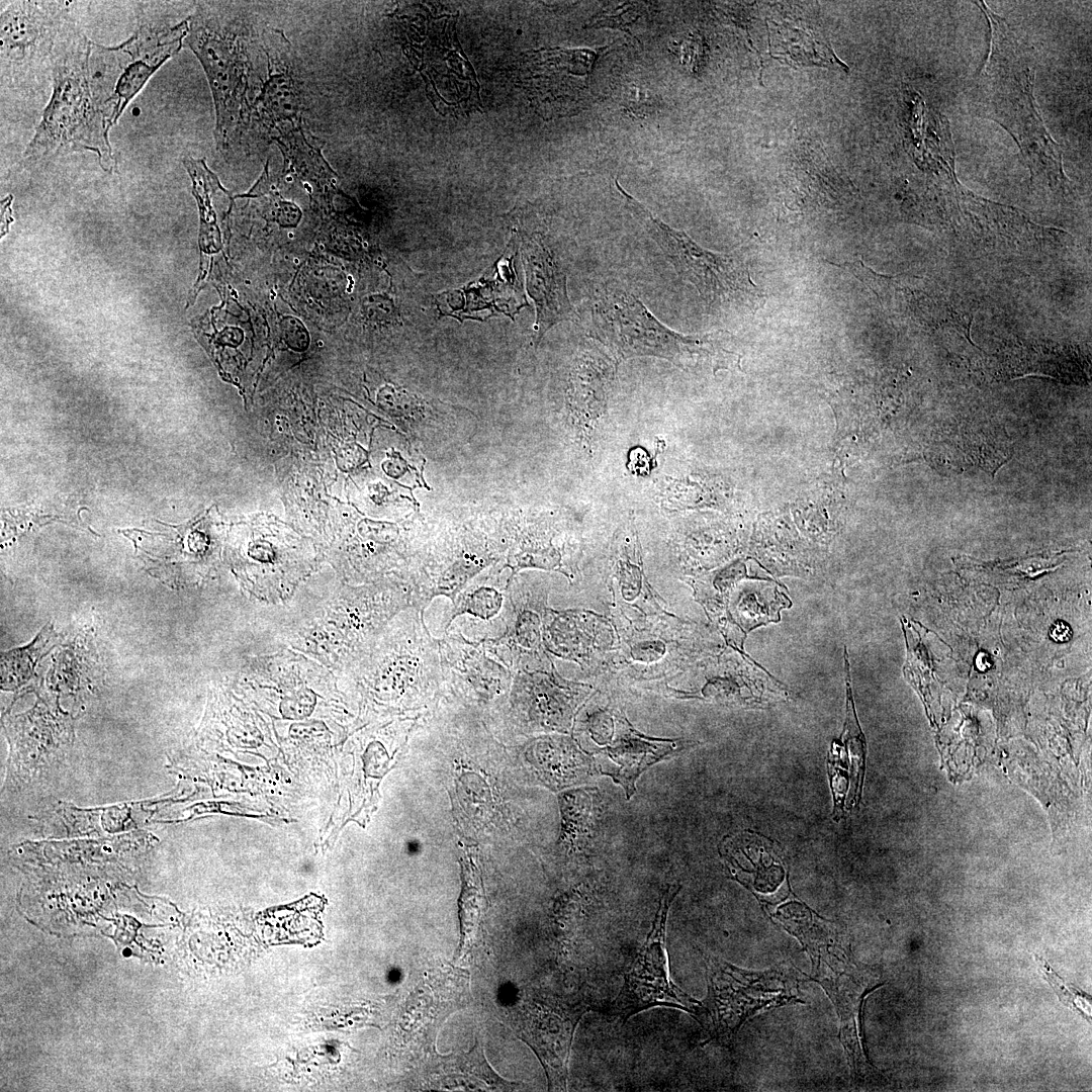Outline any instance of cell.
<instances>
[{
	"mask_svg": "<svg viewBox=\"0 0 1092 1092\" xmlns=\"http://www.w3.org/2000/svg\"><path fill=\"white\" fill-rule=\"evenodd\" d=\"M91 40L73 18L64 26L53 57V91L24 158L44 160L89 151L111 172L116 159L109 142L113 115L94 97L88 76Z\"/></svg>",
	"mask_w": 1092,
	"mask_h": 1092,
	"instance_id": "1",
	"label": "cell"
},
{
	"mask_svg": "<svg viewBox=\"0 0 1092 1092\" xmlns=\"http://www.w3.org/2000/svg\"><path fill=\"white\" fill-rule=\"evenodd\" d=\"M410 606V587L398 579L345 585L289 627L284 640L290 649L339 673L359 659L384 626Z\"/></svg>",
	"mask_w": 1092,
	"mask_h": 1092,
	"instance_id": "2",
	"label": "cell"
},
{
	"mask_svg": "<svg viewBox=\"0 0 1092 1092\" xmlns=\"http://www.w3.org/2000/svg\"><path fill=\"white\" fill-rule=\"evenodd\" d=\"M424 611L415 606L400 611L368 650L339 674L376 699H422L437 692L444 686L439 639L429 632Z\"/></svg>",
	"mask_w": 1092,
	"mask_h": 1092,
	"instance_id": "3",
	"label": "cell"
},
{
	"mask_svg": "<svg viewBox=\"0 0 1092 1092\" xmlns=\"http://www.w3.org/2000/svg\"><path fill=\"white\" fill-rule=\"evenodd\" d=\"M188 19L184 41L206 74L215 107L216 149L229 159L249 124L246 33L241 22L220 5L201 4Z\"/></svg>",
	"mask_w": 1092,
	"mask_h": 1092,
	"instance_id": "4",
	"label": "cell"
},
{
	"mask_svg": "<svg viewBox=\"0 0 1092 1092\" xmlns=\"http://www.w3.org/2000/svg\"><path fill=\"white\" fill-rule=\"evenodd\" d=\"M592 311L594 336L619 360L652 356L680 368L709 361L717 369L727 367L732 354L724 348L729 340L727 333L678 334L660 323L634 294L621 288L600 289Z\"/></svg>",
	"mask_w": 1092,
	"mask_h": 1092,
	"instance_id": "5",
	"label": "cell"
},
{
	"mask_svg": "<svg viewBox=\"0 0 1092 1092\" xmlns=\"http://www.w3.org/2000/svg\"><path fill=\"white\" fill-rule=\"evenodd\" d=\"M626 208L657 243L678 276L692 283L710 305L734 304L751 311L761 307L766 296L752 282L748 266L737 253L709 251L684 231L663 222L615 180Z\"/></svg>",
	"mask_w": 1092,
	"mask_h": 1092,
	"instance_id": "6",
	"label": "cell"
},
{
	"mask_svg": "<svg viewBox=\"0 0 1092 1092\" xmlns=\"http://www.w3.org/2000/svg\"><path fill=\"white\" fill-rule=\"evenodd\" d=\"M708 993L694 1017L710 1040L731 1048L743 1023L760 1010L799 999L792 969L780 966L765 972H749L706 954Z\"/></svg>",
	"mask_w": 1092,
	"mask_h": 1092,
	"instance_id": "7",
	"label": "cell"
},
{
	"mask_svg": "<svg viewBox=\"0 0 1092 1092\" xmlns=\"http://www.w3.org/2000/svg\"><path fill=\"white\" fill-rule=\"evenodd\" d=\"M71 19L68 2H9L0 16L2 84L22 88L46 81L59 35Z\"/></svg>",
	"mask_w": 1092,
	"mask_h": 1092,
	"instance_id": "8",
	"label": "cell"
},
{
	"mask_svg": "<svg viewBox=\"0 0 1092 1092\" xmlns=\"http://www.w3.org/2000/svg\"><path fill=\"white\" fill-rule=\"evenodd\" d=\"M679 890L680 885H670L663 892L651 929L624 975L609 1011L620 1022L653 1007L676 1008L694 1016L701 1004L669 977L666 924L670 905Z\"/></svg>",
	"mask_w": 1092,
	"mask_h": 1092,
	"instance_id": "9",
	"label": "cell"
},
{
	"mask_svg": "<svg viewBox=\"0 0 1092 1092\" xmlns=\"http://www.w3.org/2000/svg\"><path fill=\"white\" fill-rule=\"evenodd\" d=\"M809 975L821 985L834 1004L840 1020V1041L853 1078L866 1079L875 1072L867 1059L860 1030L864 998L882 987L876 970L858 964L851 949L827 951L811 962Z\"/></svg>",
	"mask_w": 1092,
	"mask_h": 1092,
	"instance_id": "10",
	"label": "cell"
},
{
	"mask_svg": "<svg viewBox=\"0 0 1092 1092\" xmlns=\"http://www.w3.org/2000/svg\"><path fill=\"white\" fill-rule=\"evenodd\" d=\"M599 51L543 49L528 54L520 67V80L534 104L545 116L571 115L589 99V78Z\"/></svg>",
	"mask_w": 1092,
	"mask_h": 1092,
	"instance_id": "11",
	"label": "cell"
},
{
	"mask_svg": "<svg viewBox=\"0 0 1092 1092\" xmlns=\"http://www.w3.org/2000/svg\"><path fill=\"white\" fill-rule=\"evenodd\" d=\"M443 682L478 700H490L509 687L513 671L482 640L446 630L439 639Z\"/></svg>",
	"mask_w": 1092,
	"mask_h": 1092,
	"instance_id": "12",
	"label": "cell"
},
{
	"mask_svg": "<svg viewBox=\"0 0 1092 1092\" xmlns=\"http://www.w3.org/2000/svg\"><path fill=\"white\" fill-rule=\"evenodd\" d=\"M519 234L527 289L536 305L535 330L541 338L553 326L572 315L566 277L541 233L528 232L522 225Z\"/></svg>",
	"mask_w": 1092,
	"mask_h": 1092,
	"instance_id": "13",
	"label": "cell"
},
{
	"mask_svg": "<svg viewBox=\"0 0 1092 1092\" xmlns=\"http://www.w3.org/2000/svg\"><path fill=\"white\" fill-rule=\"evenodd\" d=\"M584 1012L583 1006L565 1010L540 1004H530L523 1012V1037L541 1059L552 1088L566 1086L571 1041Z\"/></svg>",
	"mask_w": 1092,
	"mask_h": 1092,
	"instance_id": "14",
	"label": "cell"
},
{
	"mask_svg": "<svg viewBox=\"0 0 1092 1092\" xmlns=\"http://www.w3.org/2000/svg\"><path fill=\"white\" fill-rule=\"evenodd\" d=\"M617 737L603 749L600 755L608 760L601 762L599 768L604 775L612 777L630 797L635 791V782L649 766L669 755L673 751L671 741L649 740L634 732L626 723H622Z\"/></svg>",
	"mask_w": 1092,
	"mask_h": 1092,
	"instance_id": "15",
	"label": "cell"
},
{
	"mask_svg": "<svg viewBox=\"0 0 1092 1092\" xmlns=\"http://www.w3.org/2000/svg\"><path fill=\"white\" fill-rule=\"evenodd\" d=\"M615 372V362L595 348L582 351L576 360L571 376L572 402L590 433L606 414Z\"/></svg>",
	"mask_w": 1092,
	"mask_h": 1092,
	"instance_id": "16",
	"label": "cell"
},
{
	"mask_svg": "<svg viewBox=\"0 0 1092 1092\" xmlns=\"http://www.w3.org/2000/svg\"><path fill=\"white\" fill-rule=\"evenodd\" d=\"M502 571L498 567L487 575L475 576L456 595L451 601L453 608L446 628L456 618L466 615L486 623L488 629L494 631V637L505 632L512 579L502 582Z\"/></svg>",
	"mask_w": 1092,
	"mask_h": 1092,
	"instance_id": "17",
	"label": "cell"
},
{
	"mask_svg": "<svg viewBox=\"0 0 1092 1092\" xmlns=\"http://www.w3.org/2000/svg\"><path fill=\"white\" fill-rule=\"evenodd\" d=\"M1035 961L1043 978L1054 988L1063 1004L1074 1009L1086 1020L1091 1022L1090 996L1081 990L1075 989L1071 985L1068 986L1043 958L1035 956Z\"/></svg>",
	"mask_w": 1092,
	"mask_h": 1092,
	"instance_id": "18",
	"label": "cell"
},
{
	"mask_svg": "<svg viewBox=\"0 0 1092 1092\" xmlns=\"http://www.w3.org/2000/svg\"><path fill=\"white\" fill-rule=\"evenodd\" d=\"M644 4L642 2H624L615 6H608L594 15L586 27L619 28L631 34L629 28L641 16Z\"/></svg>",
	"mask_w": 1092,
	"mask_h": 1092,
	"instance_id": "19",
	"label": "cell"
},
{
	"mask_svg": "<svg viewBox=\"0 0 1092 1092\" xmlns=\"http://www.w3.org/2000/svg\"><path fill=\"white\" fill-rule=\"evenodd\" d=\"M1067 630H1070L1069 627L1064 623L1060 622L1054 625L1051 634L1055 640L1065 641L1068 640L1071 635L1070 633H1063V631Z\"/></svg>",
	"mask_w": 1092,
	"mask_h": 1092,
	"instance_id": "20",
	"label": "cell"
}]
</instances>
